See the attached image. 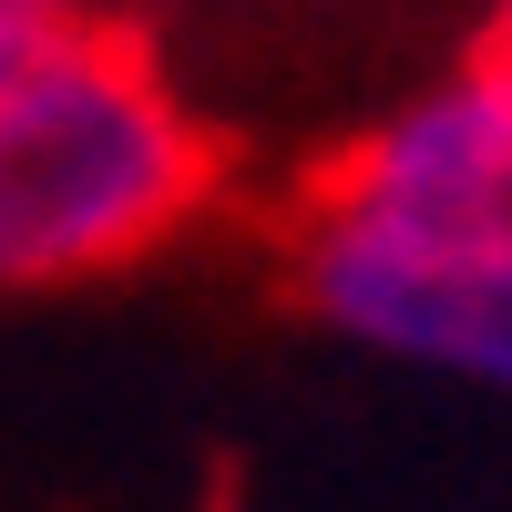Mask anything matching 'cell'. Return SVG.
Returning a JSON list of instances; mask_svg holds the SVG:
<instances>
[{"mask_svg": "<svg viewBox=\"0 0 512 512\" xmlns=\"http://www.w3.org/2000/svg\"><path fill=\"white\" fill-rule=\"evenodd\" d=\"M205 144L134 41L52 21L0 72V287L103 277L185 226Z\"/></svg>", "mask_w": 512, "mask_h": 512, "instance_id": "6da1fadb", "label": "cell"}, {"mask_svg": "<svg viewBox=\"0 0 512 512\" xmlns=\"http://www.w3.org/2000/svg\"><path fill=\"white\" fill-rule=\"evenodd\" d=\"M31 31H52V21H11V31H0V72L21 62V41H31Z\"/></svg>", "mask_w": 512, "mask_h": 512, "instance_id": "8992f818", "label": "cell"}, {"mask_svg": "<svg viewBox=\"0 0 512 512\" xmlns=\"http://www.w3.org/2000/svg\"><path fill=\"white\" fill-rule=\"evenodd\" d=\"M308 308L410 369H461L512 390V216L502 226H390L318 195L297 226Z\"/></svg>", "mask_w": 512, "mask_h": 512, "instance_id": "7a4b0ae2", "label": "cell"}, {"mask_svg": "<svg viewBox=\"0 0 512 512\" xmlns=\"http://www.w3.org/2000/svg\"><path fill=\"white\" fill-rule=\"evenodd\" d=\"M492 72H512V0H492Z\"/></svg>", "mask_w": 512, "mask_h": 512, "instance_id": "277c9868", "label": "cell"}, {"mask_svg": "<svg viewBox=\"0 0 512 512\" xmlns=\"http://www.w3.org/2000/svg\"><path fill=\"white\" fill-rule=\"evenodd\" d=\"M11 21H21V11H0V31H11Z\"/></svg>", "mask_w": 512, "mask_h": 512, "instance_id": "52a82bcc", "label": "cell"}, {"mask_svg": "<svg viewBox=\"0 0 512 512\" xmlns=\"http://www.w3.org/2000/svg\"><path fill=\"white\" fill-rule=\"evenodd\" d=\"M0 11H21V21H72V0H0Z\"/></svg>", "mask_w": 512, "mask_h": 512, "instance_id": "5b68a950", "label": "cell"}, {"mask_svg": "<svg viewBox=\"0 0 512 512\" xmlns=\"http://www.w3.org/2000/svg\"><path fill=\"white\" fill-rule=\"evenodd\" d=\"M328 205L390 226H502L512 216V72L472 62L400 103L379 134L338 164Z\"/></svg>", "mask_w": 512, "mask_h": 512, "instance_id": "3957f363", "label": "cell"}]
</instances>
